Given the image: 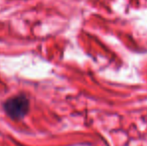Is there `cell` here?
<instances>
[{
    "label": "cell",
    "instance_id": "obj_1",
    "mask_svg": "<svg viewBox=\"0 0 147 146\" xmlns=\"http://www.w3.org/2000/svg\"><path fill=\"white\" fill-rule=\"evenodd\" d=\"M4 110L10 118L20 120L29 111V101L25 95H16L4 103Z\"/></svg>",
    "mask_w": 147,
    "mask_h": 146
}]
</instances>
